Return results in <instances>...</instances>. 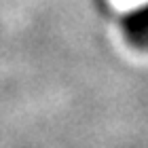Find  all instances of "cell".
<instances>
[{"mask_svg": "<svg viewBox=\"0 0 148 148\" xmlns=\"http://www.w3.org/2000/svg\"><path fill=\"white\" fill-rule=\"evenodd\" d=\"M125 34L136 47L148 49V2L136 6L125 17Z\"/></svg>", "mask_w": 148, "mask_h": 148, "instance_id": "obj_1", "label": "cell"}]
</instances>
